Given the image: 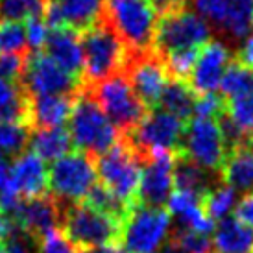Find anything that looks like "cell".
<instances>
[{
	"mask_svg": "<svg viewBox=\"0 0 253 253\" xmlns=\"http://www.w3.org/2000/svg\"><path fill=\"white\" fill-rule=\"evenodd\" d=\"M102 19L117 32L129 52L154 48L159 15L152 0H104Z\"/></svg>",
	"mask_w": 253,
	"mask_h": 253,
	"instance_id": "277c9868",
	"label": "cell"
},
{
	"mask_svg": "<svg viewBox=\"0 0 253 253\" xmlns=\"http://www.w3.org/2000/svg\"><path fill=\"white\" fill-rule=\"evenodd\" d=\"M194 6L211 30L231 41L248 37L253 28V0H194Z\"/></svg>",
	"mask_w": 253,
	"mask_h": 253,
	"instance_id": "5bb4252c",
	"label": "cell"
},
{
	"mask_svg": "<svg viewBox=\"0 0 253 253\" xmlns=\"http://www.w3.org/2000/svg\"><path fill=\"white\" fill-rule=\"evenodd\" d=\"M9 176L22 200L46 196L48 192V170L42 159L34 152H24L9 163Z\"/></svg>",
	"mask_w": 253,
	"mask_h": 253,
	"instance_id": "d6986e66",
	"label": "cell"
},
{
	"mask_svg": "<svg viewBox=\"0 0 253 253\" xmlns=\"http://www.w3.org/2000/svg\"><path fill=\"white\" fill-rule=\"evenodd\" d=\"M104 0H48L44 21L48 28H71L84 32L102 17Z\"/></svg>",
	"mask_w": 253,
	"mask_h": 253,
	"instance_id": "ac0fdd59",
	"label": "cell"
},
{
	"mask_svg": "<svg viewBox=\"0 0 253 253\" xmlns=\"http://www.w3.org/2000/svg\"><path fill=\"white\" fill-rule=\"evenodd\" d=\"M48 0H0V22H21L42 17Z\"/></svg>",
	"mask_w": 253,
	"mask_h": 253,
	"instance_id": "1f68e13d",
	"label": "cell"
},
{
	"mask_svg": "<svg viewBox=\"0 0 253 253\" xmlns=\"http://www.w3.org/2000/svg\"><path fill=\"white\" fill-rule=\"evenodd\" d=\"M220 181L222 179L218 176L214 174L211 176V172L198 167L196 163H192L187 157L176 154V159H174V187L176 190H185V192L204 196L207 190Z\"/></svg>",
	"mask_w": 253,
	"mask_h": 253,
	"instance_id": "484cf974",
	"label": "cell"
},
{
	"mask_svg": "<svg viewBox=\"0 0 253 253\" xmlns=\"http://www.w3.org/2000/svg\"><path fill=\"white\" fill-rule=\"evenodd\" d=\"M212 235V253H253V229L237 218L222 220Z\"/></svg>",
	"mask_w": 253,
	"mask_h": 253,
	"instance_id": "cb8c5ba5",
	"label": "cell"
},
{
	"mask_svg": "<svg viewBox=\"0 0 253 253\" xmlns=\"http://www.w3.org/2000/svg\"><path fill=\"white\" fill-rule=\"evenodd\" d=\"M7 220L15 222L22 231L37 242L42 235L59 227L61 205L52 194L32 198V200H22L21 205L17 207V211L13 212V216H9Z\"/></svg>",
	"mask_w": 253,
	"mask_h": 253,
	"instance_id": "e0dca14e",
	"label": "cell"
},
{
	"mask_svg": "<svg viewBox=\"0 0 253 253\" xmlns=\"http://www.w3.org/2000/svg\"><path fill=\"white\" fill-rule=\"evenodd\" d=\"M169 240L179 246L185 253H212V242L207 235L196 233L187 227H179L170 231Z\"/></svg>",
	"mask_w": 253,
	"mask_h": 253,
	"instance_id": "e575fe53",
	"label": "cell"
},
{
	"mask_svg": "<svg viewBox=\"0 0 253 253\" xmlns=\"http://www.w3.org/2000/svg\"><path fill=\"white\" fill-rule=\"evenodd\" d=\"M71 96H30V127H59L69 122L74 107Z\"/></svg>",
	"mask_w": 253,
	"mask_h": 253,
	"instance_id": "7402d4cb",
	"label": "cell"
},
{
	"mask_svg": "<svg viewBox=\"0 0 253 253\" xmlns=\"http://www.w3.org/2000/svg\"><path fill=\"white\" fill-rule=\"evenodd\" d=\"M212 30L187 6H177L159 13L155 26L154 50L167 57L183 50H198L211 39Z\"/></svg>",
	"mask_w": 253,
	"mask_h": 253,
	"instance_id": "5b68a950",
	"label": "cell"
},
{
	"mask_svg": "<svg viewBox=\"0 0 253 253\" xmlns=\"http://www.w3.org/2000/svg\"><path fill=\"white\" fill-rule=\"evenodd\" d=\"M220 91L225 102L253 94V69L233 59L220 82Z\"/></svg>",
	"mask_w": 253,
	"mask_h": 253,
	"instance_id": "f1b7e54d",
	"label": "cell"
},
{
	"mask_svg": "<svg viewBox=\"0 0 253 253\" xmlns=\"http://www.w3.org/2000/svg\"><path fill=\"white\" fill-rule=\"evenodd\" d=\"M42 52L65 72L84 82V54L78 32L71 28H52Z\"/></svg>",
	"mask_w": 253,
	"mask_h": 253,
	"instance_id": "ffe728a7",
	"label": "cell"
},
{
	"mask_svg": "<svg viewBox=\"0 0 253 253\" xmlns=\"http://www.w3.org/2000/svg\"><path fill=\"white\" fill-rule=\"evenodd\" d=\"M85 202L91 205V207H94V209H98V211L106 212L109 216L117 218L122 224H124V220H126L127 214H129V211L133 209L131 205L124 204V202L119 200L115 194H111V192H109L106 187H102L100 183H96V185L92 187V190L89 192V196L85 198Z\"/></svg>",
	"mask_w": 253,
	"mask_h": 253,
	"instance_id": "d6a6232c",
	"label": "cell"
},
{
	"mask_svg": "<svg viewBox=\"0 0 253 253\" xmlns=\"http://www.w3.org/2000/svg\"><path fill=\"white\" fill-rule=\"evenodd\" d=\"M225 113L242 131L253 137V94L225 102Z\"/></svg>",
	"mask_w": 253,
	"mask_h": 253,
	"instance_id": "d590c367",
	"label": "cell"
},
{
	"mask_svg": "<svg viewBox=\"0 0 253 253\" xmlns=\"http://www.w3.org/2000/svg\"><path fill=\"white\" fill-rule=\"evenodd\" d=\"M36 240L22 231L15 222L7 220V233L0 246V253H36Z\"/></svg>",
	"mask_w": 253,
	"mask_h": 253,
	"instance_id": "8d00e7d4",
	"label": "cell"
},
{
	"mask_svg": "<svg viewBox=\"0 0 253 253\" xmlns=\"http://www.w3.org/2000/svg\"><path fill=\"white\" fill-rule=\"evenodd\" d=\"M28 117L30 96L21 84L0 80V122H19L30 126Z\"/></svg>",
	"mask_w": 253,
	"mask_h": 253,
	"instance_id": "83f0119b",
	"label": "cell"
},
{
	"mask_svg": "<svg viewBox=\"0 0 253 253\" xmlns=\"http://www.w3.org/2000/svg\"><path fill=\"white\" fill-rule=\"evenodd\" d=\"M28 146L44 163H54L72 152L71 135L65 126L32 129Z\"/></svg>",
	"mask_w": 253,
	"mask_h": 253,
	"instance_id": "603a6c76",
	"label": "cell"
},
{
	"mask_svg": "<svg viewBox=\"0 0 253 253\" xmlns=\"http://www.w3.org/2000/svg\"><path fill=\"white\" fill-rule=\"evenodd\" d=\"M239 63L246 65L250 69H253V36L246 37V41L240 44V48L237 50V57Z\"/></svg>",
	"mask_w": 253,
	"mask_h": 253,
	"instance_id": "b9f144b4",
	"label": "cell"
},
{
	"mask_svg": "<svg viewBox=\"0 0 253 253\" xmlns=\"http://www.w3.org/2000/svg\"><path fill=\"white\" fill-rule=\"evenodd\" d=\"M231 61V50L218 39H209L198 52L194 71L189 78L190 87L198 94L214 92L220 89V82Z\"/></svg>",
	"mask_w": 253,
	"mask_h": 253,
	"instance_id": "2e32d148",
	"label": "cell"
},
{
	"mask_svg": "<svg viewBox=\"0 0 253 253\" xmlns=\"http://www.w3.org/2000/svg\"><path fill=\"white\" fill-rule=\"evenodd\" d=\"M170 212L165 207L133 205L120 233V246L127 253H157L170 237Z\"/></svg>",
	"mask_w": 253,
	"mask_h": 253,
	"instance_id": "30bf717a",
	"label": "cell"
},
{
	"mask_svg": "<svg viewBox=\"0 0 253 253\" xmlns=\"http://www.w3.org/2000/svg\"><path fill=\"white\" fill-rule=\"evenodd\" d=\"M176 154L187 157L192 163H196L198 167L220 177L227 152L216 119L194 117L187 120Z\"/></svg>",
	"mask_w": 253,
	"mask_h": 253,
	"instance_id": "8fae6325",
	"label": "cell"
},
{
	"mask_svg": "<svg viewBox=\"0 0 253 253\" xmlns=\"http://www.w3.org/2000/svg\"><path fill=\"white\" fill-rule=\"evenodd\" d=\"M94 157L82 152H71L52 163L48 170V189L61 205L85 202L96 185Z\"/></svg>",
	"mask_w": 253,
	"mask_h": 253,
	"instance_id": "9c48e42d",
	"label": "cell"
},
{
	"mask_svg": "<svg viewBox=\"0 0 253 253\" xmlns=\"http://www.w3.org/2000/svg\"><path fill=\"white\" fill-rule=\"evenodd\" d=\"M152 2H154L155 9H157V15L167 11V9H172V7L187 6V0H152Z\"/></svg>",
	"mask_w": 253,
	"mask_h": 253,
	"instance_id": "7bdbcfd3",
	"label": "cell"
},
{
	"mask_svg": "<svg viewBox=\"0 0 253 253\" xmlns=\"http://www.w3.org/2000/svg\"><path fill=\"white\" fill-rule=\"evenodd\" d=\"M167 205H169L170 216L174 214L179 220L181 227L192 229V231L207 235V237L214 233L216 224L205 214L202 196L192 194V192H185V190H174L170 194Z\"/></svg>",
	"mask_w": 253,
	"mask_h": 253,
	"instance_id": "44dd1931",
	"label": "cell"
},
{
	"mask_svg": "<svg viewBox=\"0 0 253 253\" xmlns=\"http://www.w3.org/2000/svg\"><path fill=\"white\" fill-rule=\"evenodd\" d=\"M32 129L19 122H0V154L6 157H19L26 152Z\"/></svg>",
	"mask_w": 253,
	"mask_h": 253,
	"instance_id": "4dcf8cb0",
	"label": "cell"
},
{
	"mask_svg": "<svg viewBox=\"0 0 253 253\" xmlns=\"http://www.w3.org/2000/svg\"><path fill=\"white\" fill-rule=\"evenodd\" d=\"M6 233H7V218L2 211V207H0V246H2V242L6 239Z\"/></svg>",
	"mask_w": 253,
	"mask_h": 253,
	"instance_id": "f6af8a7d",
	"label": "cell"
},
{
	"mask_svg": "<svg viewBox=\"0 0 253 253\" xmlns=\"http://www.w3.org/2000/svg\"><path fill=\"white\" fill-rule=\"evenodd\" d=\"M36 253H82L78 248H74L67 240L61 229H52L46 235H42L41 239L37 240Z\"/></svg>",
	"mask_w": 253,
	"mask_h": 253,
	"instance_id": "f35d334b",
	"label": "cell"
},
{
	"mask_svg": "<svg viewBox=\"0 0 253 253\" xmlns=\"http://www.w3.org/2000/svg\"><path fill=\"white\" fill-rule=\"evenodd\" d=\"M85 253H127L120 244H111V246H102V248H94V250H89Z\"/></svg>",
	"mask_w": 253,
	"mask_h": 253,
	"instance_id": "ee69618b",
	"label": "cell"
},
{
	"mask_svg": "<svg viewBox=\"0 0 253 253\" xmlns=\"http://www.w3.org/2000/svg\"><path fill=\"white\" fill-rule=\"evenodd\" d=\"M21 87L28 96H71L85 89L80 78L65 72L44 52H32L21 78Z\"/></svg>",
	"mask_w": 253,
	"mask_h": 253,
	"instance_id": "4fadbf2b",
	"label": "cell"
},
{
	"mask_svg": "<svg viewBox=\"0 0 253 253\" xmlns=\"http://www.w3.org/2000/svg\"><path fill=\"white\" fill-rule=\"evenodd\" d=\"M235 216L239 222H242L244 225H248L250 229H253V192H246L244 196L240 198L237 205H235Z\"/></svg>",
	"mask_w": 253,
	"mask_h": 253,
	"instance_id": "60d3db41",
	"label": "cell"
},
{
	"mask_svg": "<svg viewBox=\"0 0 253 253\" xmlns=\"http://www.w3.org/2000/svg\"><path fill=\"white\" fill-rule=\"evenodd\" d=\"M96 176L100 185L127 205H137V194L142 176V163L131 152V148L120 139L111 150L98 155Z\"/></svg>",
	"mask_w": 253,
	"mask_h": 253,
	"instance_id": "52a82bcc",
	"label": "cell"
},
{
	"mask_svg": "<svg viewBox=\"0 0 253 253\" xmlns=\"http://www.w3.org/2000/svg\"><path fill=\"white\" fill-rule=\"evenodd\" d=\"M252 146H253V139H252Z\"/></svg>",
	"mask_w": 253,
	"mask_h": 253,
	"instance_id": "7dc6e473",
	"label": "cell"
},
{
	"mask_svg": "<svg viewBox=\"0 0 253 253\" xmlns=\"http://www.w3.org/2000/svg\"><path fill=\"white\" fill-rule=\"evenodd\" d=\"M59 229L72 246L85 253L94 248L120 244L122 222L91 207L87 202H78L61 205Z\"/></svg>",
	"mask_w": 253,
	"mask_h": 253,
	"instance_id": "6da1fadb",
	"label": "cell"
},
{
	"mask_svg": "<svg viewBox=\"0 0 253 253\" xmlns=\"http://www.w3.org/2000/svg\"><path fill=\"white\" fill-rule=\"evenodd\" d=\"M85 91L106 113V117L119 129L120 135L131 131L146 115V109L122 72L107 78L104 82L85 87Z\"/></svg>",
	"mask_w": 253,
	"mask_h": 253,
	"instance_id": "ba28073f",
	"label": "cell"
},
{
	"mask_svg": "<svg viewBox=\"0 0 253 253\" xmlns=\"http://www.w3.org/2000/svg\"><path fill=\"white\" fill-rule=\"evenodd\" d=\"M174 159L172 152H157L142 165L137 204L144 207H165L174 187Z\"/></svg>",
	"mask_w": 253,
	"mask_h": 253,
	"instance_id": "9a60e30c",
	"label": "cell"
},
{
	"mask_svg": "<svg viewBox=\"0 0 253 253\" xmlns=\"http://www.w3.org/2000/svg\"><path fill=\"white\" fill-rule=\"evenodd\" d=\"M122 74L146 111L159 107V100L170 82V74L165 59L154 48L146 52H127Z\"/></svg>",
	"mask_w": 253,
	"mask_h": 253,
	"instance_id": "7c38bea8",
	"label": "cell"
},
{
	"mask_svg": "<svg viewBox=\"0 0 253 253\" xmlns=\"http://www.w3.org/2000/svg\"><path fill=\"white\" fill-rule=\"evenodd\" d=\"M28 42L24 24L21 22H0V54H26Z\"/></svg>",
	"mask_w": 253,
	"mask_h": 253,
	"instance_id": "836d02e7",
	"label": "cell"
},
{
	"mask_svg": "<svg viewBox=\"0 0 253 253\" xmlns=\"http://www.w3.org/2000/svg\"><path fill=\"white\" fill-rule=\"evenodd\" d=\"M185 122L163 109L146 111L137 126L124 133L120 139L131 148L137 159L144 163L157 152H172L176 154L183 137Z\"/></svg>",
	"mask_w": 253,
	"mask_h": 253,
	"instance_id": "8992f818",
	"label": "cell"
},
{
	"mask_svg": "<svg viewBox=\"0 0 253 253\" xmlns=\"http://www.w3.org/2000/svg\"><path fill=\"white\" fill-rule=\"evenodd\" d=\"M67 124V131L76 152L91 155L94 159L111 150L122 137L85 89L74 100V107Z\"/></svg>",
	"mask_w": 253,
	"mask_h": 253,
	"instance_id": "3957f363",
	"label": "cell"
},
{
	"mask_svg": "<svg viewBox=\"0 0 253 253\" xmlns=\"http://www.w3.org/2000/svg\"><path fill=\"white\" fill-rule=\"evenodd\" d=\"M28 56L30 52L26 54H0V80L21 84V78L24 74L26 63H28Z\"/></svg>",
	"mask_w": 253,
	"mask_h": 253,
	"instance_id": "74e56055",
	"label": "cell"
},
{
	"mask_svg": "<svg viewBox=\"0 0 253 253\" xmlns=\"http://www.w3.org/2000/svg\"><path fill=\"white\" fill-rule=\"evenodd\" d=\"M202 205H204L205 214L211 218L214 224L222 222L235 209V205H237V192L229 185L220 181L202 196Z\"/></svg>",
	"mask_w": 253,
	"mask_h": 253,
	"instance_id": "f546056e",
	"label": "cell"
},
{
	"mask_svg": "<svg viewBox=\"0 0 253 253\" xmlns=\"http://www.w3.org/2000/svg\"><path fill=\"white\" fill-rule=\"evenodd\" d=\"M220 179L231 189L253 192V146H242L225 155Z\"/></svg>",
	"mask_w": 253,
	"mask_h": 253,
	"instance_id": "d4e9b609",
	"label": "cell"
},
{
	"mask_svg": "<svg viewBox=\"0 0 253 253\" xmlns=\"http://www.w3.org/2000/svg\"><path fill=\"white\" fill-rule=\"evenodd\" d=\"M80 44L84 54L85 87L122 72L129 50L102 17L92 26L80 32Z\"/></svg>",
	"mask_w": 253,
	"mask_h": 253,
	"instance_id": "7a4b0ae2",
	"label": "cell"
},
{
	"mask_svg": "<svg viewBox=\"0 0 253 253\" xmlns=\"http://www.w3.org/2000/svg\"><path fill=\"white\" fill-rule=\"evenodd\" d=\"M24 32H26V42H28V50L32 52H42L44 42L48 39L50 28L44 17H32L24 24Z\"/></svg>",
	"mask_w": 253,
	"mask_h": 253,
	"instance_id": "ab89813d",
	"label": "cell"
},
{
	"mask_svg": "<svg viewBox=\"0 0 253 253\" xmlns=\"http://www.w3.org/2000/svg\"><path fill=\"white\" fill-rule=\"evenodd\" d=\"M196 100H198V92L190 87L189 82L170 78L169 85L165 87L163 96L159 100V109L174 115L177 119H181L183 122H187L194 115Z\"/></svg>",
	"mask_w": 253,
	"mask_h": 253,
	"instance_id": "4316f807",
	"label": "cell"
},
{
	"mask_svg": "<svg viewBox=\"0 0 253 253\" xmlns=\"http://www.w3.org/2000/svg\"><path fill=\"white\" fill-rule=\"evenodd\" d=\"M157 253H185L179 246H176L172 240H169L167 244H163V248Z\"/></svg>",
	"mask_w": 253,
	"mask_h": 253,
	"instance_id": "bcb514c9",
	"label": "cell"
}]
</instances>
